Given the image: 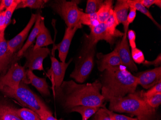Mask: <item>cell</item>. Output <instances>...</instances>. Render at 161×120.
I'll return each instance as SVG.
<instances>
[{"instance_id":"1","label":"cell","mask_w":161,"mask_h":120,"mask_svg":"<svg viewBox=\"0 0 161 120\" xmlns=\"http://www.w3.org/2000/svg\"><path fill=\"white\" fill-rule=\"evenodd\" d=\"M101 89V84L98 80L86 84L77 83L69 80L63 81L53 93L62 108L69 112L76 106L103 107L105 100Z\"/></svg>"},{"instance_id":"2","label":"cell","mask_w":161,"mask_h":120,"mask_svg":"<svg viewBox=\"0 0 161 120\" xmlns=\"http://www.w3.org/2000/svg\"><path fill=\"white\" fill-rule=\"evenodd\" d=\"M100 82L101 95L108 102L133 93L138 85L136 76L121 65L105 70Z\"/></svg>"},{"instance_id":"3","label":"cell","mask_w":161,"mask_h":120,"mask_svg":"<svg viewBox=\"0 0 161 120\" xmlns=\"http://www.w3.org/2000/svg\"><path fill=\"white\" fill-rule=\"evenodd\" d=\"M108 110L136 116L138 120H156V110L145 101L142 91L109 101Z\"/></svg>"},{"instance_id":"4","label":"cell","mask_w":161,"mask_h":120,"mask_svg":"<svg viewBox=\"0 0 161 120\" xmlns=\"http://www.w3.org/2000/svg\"><path fill=\"white\" fill-rule=\"evenodd\" d=\"M0 91L6 96L16 100L24 107L34 111L40 117L52 113L43 101L23 82H21L16 89L0 85Z\"/></svg>"},{"instance_id":"5","label":"cell","mask_w":161,"mask_h":120,"mask_svg":"<svg viewBox=\"0 0 161 120\" xmlns=\"http://www.w3.org/2000/svg\"><path fill=\"white\" fill-rule=\"evenodd\" d=\"M79 1H55L51 3L53 10L65 21L67 28L81 29L80 14L83 11L79 8Z\"/></svg>"},{"instance_id":"6","label":"cell","mask_w":161,"mask_h":120,"mask_svg":"<svg viewBox=\"0 0 161 120\" xmlns=\"http://www.w3.org/2000/svg\"><path fill=\"white\" fill-rule=\"evenodd\" d=\"M96 47L87 49L83 47L80 55L75 64V67L70 75L77 83L83 84L89 76L94 66Z\"/></svg>"},{"instance_id":"7","label":"cell","mask_w":161,"mask_h":120,"mask_svg":"<svg viewBox=\"0 0 161 120\" xmlns=\"http://www.w3.org/2000/svg\"><path fill=\"white\" fill-rule=\"evenodd\" d=\"M21 82L27 85L31 84L25 67L20 65L17 62L13 63L6 74L0 77V85L12 89L18 88Z\"/></svg>"},{"instance_id":"8","label":"cell","mask_w":161,"mask_h":120,"mask_svg":"<svg viewBox=\"0 0 161 120\" xmlns=\"http://www.w3.org/2000/svg\"><path fill=\"white\" fill-rule=\"evenodd\" d=\"M50 53L47 48H39L33 49L32 45L29 47L22 55L26 59L25 68L29 70L43 71V60Z\"/></svg>"},{"instance_id":"9","label":"cell","mask_w":161,"mask_h":120,"mask_svg":"<svg viewBox=\"0 0 161 120\" xmlns=\"http://www.w3.org/2000/svg\"><path fill=\"white\" fill-rule=\"evenodd\" d=\"M50 58L51 66L48 71L47 76L52 82V89L54 92L60 87L64 81L65 73L72 59L68 63H63L59 62L54 56H51Z\"/></svg>"},{"instance_id":"10","label":"cell","mask_w":161,"mask_h":120,"mask_svg":"<svg viewBox=\"0 0 161 120\" xmlns=\"http://www.w3.org/2000/svg\"><path fill=\"white\" fill-rule=\"evenodd\" d=\"M122 39L117 44L115 49L118 53L121 65L132 72L137 71V66L133 61L127 38V33H124Z\"/></svg>"},{"instance_id":"11","label":"cell","mask_w":161,"mask_h":120,"mask_svg":"<svg viewBox=\"0 0 161 120\" xmlns=\"http://www.w3.org/2000/svg\"><path fill=\"white\" fill-rule=\"evenodd\" d=\"M138 85L148 89L161 82V67L137 73L136 75Z\"/></svg>"},{"instance_id":"12","label":"cell","mask_w":161,"mask_h":120,"mask_svg":"<svg viewBox=\"0 0 161 120\" xmlns=\"http://www.w3.org/2000/svg\"><path fill=\"white\" fill-rule=\"evenodd\" d=\"M13 53L9 49L7 41L4 38V32H0V75L6 74L14 62Z\"/></svg>"},{"instance_id":"13","label":"cell","mask_w":161,"mask_h":120,"mask_svg":"<svg viewBox=\"0 0 161 120\" xmlns=\"http://www.w3.org/2000/svg\"><path fill=\"white\" fill-rule=\"evenodd\" d=\"M90 33L86 36L83 47L90 49L96 47L97 42L100 40H105L108 43V36L106 32L105 23H100L98 25L90 28Z\"/></svg>"},{"instance_id":"14","label":"cell","mask_w":161,"mask_h":120,"mask_svg":"<svg viewBox=\"0 0 161 120\" xmlns=\"http://www.w3.org/2000/svg\"><path fill=\"white\" fill-rule=\"evenodd\" d=\"M37 15L38 13H32L30 21L25 28L17 36L7 41V45L9 49L13 54L19 51L22 47L23 42L28 37V34L33 24L35 23L36 19L37 18Z\"/></svg>"},{"instance_id":"15","label":"cell","mask_w":161,"mask_h":120,"mask_svg":"<svg viewBox=\"0 0 161 120\" xmlns=\"http://www.w3.org/2000/svg\"><path fill=\"white\" fill-rule=\"evenodd\" d=\"M77 29V28H67L62 41L54 47L55 50H58V57L61 62L65 63L71 41Z\"/></svg>"},{"instance_id":"16","label":"cell","mask_w":161,"mask_h":120,"mask_svg":"<svg viewBox=\"0 0 161 120\" xmlns=\"http://www.w3.org/2000/svg\"><path fill=\"white\" fill-rule=\"evenodd\" d=\"M97 66L100 72H104L108 68L121 65V61L116 50L107 55L97 54Z\"/></svg>"},{"instance_id":"17","label":"cell","mask_w":161,"mask_h":120,"mask_svg":"<svg viewBox=\"0 0 161 120\" xmlns=\"http://www.w3.org/2000/svg\"><path fill=\"white\" fill-rule=\"evenodd\" d=\"M129 8L127 0H118L114 9V13L118 23L123 24L124 26V33H127L129 28L127 16Z\"/></svg>"},{"instance_id":"18","label":"cell","mask_w":161,"mask_h":120,"mask_svg":"<svg viewBox=\"0 0 161 120\" xmlns=\"http://www.w3.org/2000/svg\"><path fill=\"white\" fill-rule=\"evenodd\" d=\"M105 23L106 27L107 34L109 40L108 43L111 45H113L116 39L118 37H123L124 34L116 29L117 26L119 24L115 16L114 11Z\"/></svg>"},{"instance_id":"19","label":"cell","mask_w":161,"mask_h":120,"mask_svg":"<svg viewBox=\"0 0 161 120\" xmlns=\"http://www.w3.org/2000/svg\"><path fill=\"white\" fill-rule=\"evenodd\" d=\"M27 77L30 81L31 84L37 89L44 96L50 95V91L47 83L46 78L38 77L31 70H26Z\"/></svg>"},{"instance_id":"20","label":"cell","mask_w":161,"mask_h":120,"mask_svg":"<svg viewBox=\"0 0 161 120\" xmlns=\"http://www.w3.org/2000/svg\"><path fill=\"white\" fill-rule=\"evenodd\" d=\"M54 43L50 33L45 26V22L43 18H42L40 23V30L36 38V43L33 46V49L47 46Z\"/></svg>"},{"instance_id":"21","label":"cell","mask_w":161,"mask_h":120,"mask_svg":"<svg viewBox=\"0 0 161 120\" xmlns=\"http://www.w3.org/2000/svg\"><path fill=\"white\" fill-rule=\"evenodd\" d=\"M42 18V17L41 15V13H38L37 18L36 21H35L34 28L32 29V31L31 32L30 34L28 36L27 41L25 42L24 45L22 46V47L20 50L18 51L17 54H16V57L17 58L22 57L23 54L29 47H30L32 45L33 42L35 41V39H36L37 36L38 35L40 30V23Z\"/></svg>"},{"instance_id":"22","label":"cell","mask_w":161,"mask_h":120,"mask_svg":"<svg viewBox=\"0 0 161 120\" xmlns=\"http://www.w3.org/2000/svg\"><path fill=\"white\" fill-rule=\"evenodd\" d=\"M17 109L7 102L0 101V120H22L17 114Z\"/></svg>"},{"instance_id":"23","label":"cell","mask_w":161,"mask_h":120,"mask_svg":"<svg viewBox=\"0 0 161 120\" xmlns=\"http://www.w3.org/2000/svg\"><path fill=\"white\" fill-rule=\"evenodd\" d=\"M114 1L106 0L97 12L98 20L100 23H105L114 12Z\"/></svg>"},{"instance_id":"24","label":"cell","mask_w":161,"mask_h":120,"mask_svg":"<svg viewBox=\"0 0 161 120\" xmlns=\"http://www.w3.org/2000/svg\"><path fill=\"white\" fill-rule=\"evenodd\" d=\"M100 108L92 106H78L74 107L69 112H76L82 117V120H88L98 111Z\"/></svg>"},{"instance_id":"25","label":"cell","mask_w":161,"mask_h":120,"mask_svg":"<svg viewBox=\"0 0 161 120\" xmlns=\"http://www.w3.org/2000/svg\"><path fill=\"white\" fill-rule=\"evenodd\" d=\"M127 2L129 7H134L136 11H140L146 16H147L153 22V23H154L158 28H159V29H161V25L159 23H157L152 16L151 13L148 10V9L146 8L145 6L142 5L140 3L139 0H127Z\"/></svg>"},{"instance_id":"26","label":"cell","mask_w":161,"mask_h":120,"mask_svg":"<svg viewBox=\"0 0 161 120\" xmlns=\"http://www.w3.org/2000/svg\"><path fill=\"white\" fill-rule=\"evenodd\" d=\"M80 22L82 25L89 26L90 29L97 26L100 23L98 20L97 13H86L83 11L80 14Z\"/></svg>"},{"instance_id":"27","label":"cell","mask_w":161,"mask_h":120,"mask_svg":"<svg viewBox=\"0 0 161 120\" xmlns=\"http://www.w3.org/2000/svg\"><path fill=\"white\" fill-rule=\"evenodd\" d=\"M48 1L46 0H21L16 9L29 7L31 9H40L43 7Z\"/></svg>"},{"instance_id":"28","label":"cell","mask_w":161,"mask_h":120,"mask_svg":"<svg viewBox=\"0 0 161 120\" xmlns=\"http://www.w3.org/2000/svg\"><path fill=\"white\" fill-rule=\"evenodd\" d=\"M17 112L22 120H41L37 113L28 108L18 109Z\"/></svg>"},{"instance_id":"29","label":"cell","mask_w":161,"mask_h":120,"mask_svg":"<svg viewBox=\"0 0 161 120\" xmlns=\"http://www.w3.org/2000/svg\"><path fill=\"white\" fill-rule=\"evenodd\" d=\"M103 0H88L87 1L86 13H96L103 3Z\"/></svg>"},{"instance_id":"30","label":"cell","mask_w":161,"mask_h":120,"mask_svg":"<svg viewBox=\"0 0 161 120\" xmlns=\"http://www.w3.org/2000/svg\"><path fill=\"white\" fill-rule=\"evenodd\" d=\"M131 54L133 61L135 63L141 64H143L144 62V55L141 50L138 49L137 48L132 49Z\"/></svg>"},{"instance_id":"31","label":"cell","mask_w":161,"mask_h":120,"mask_svg":"<svg viewBox=\"0 0 161 120\" xmlns=\"http://www.w3.org/2000/svg\"><path fill=\"white\" fill-rule=\"evenodd\" d=\"M20 1L21 0H14L13 3L8 8L5 10V21H6V25L7 27L9 24L11 20L13 14L15 10L17 9V6H18V4L20 2Z\"/></svg>"},{"instance_id":"32","label":"cell","mask_w":161,"mask_h":120,"mask_svg":"<svg viewBox=\"0 0 161 120\" xmlns=\"http://www.w3.org/2000/svg\"><path fill=\"white\" fill-rule=\"evenodd\" d=\"M144 100L151 107L156 109L161 104V93L156 94L149 98L144 99Z\"/></svg>"},{"instance_id":"33","label":"cell","mask_w":161,"mask_h":120,"mask_svg":"<svg viewBox=\"0 0 161 120\" xmlns=\"http://www.w3.org/2000/svg\"><path fill=\"white\" fill-rule=\"evenodd\" d=\"M159 93H161V82L150 88L147 92L142 91V96L144 99H147Z\"/></svg>"},{"instance_id":"34","label":"cell","mask_w":161,"mask_h":120,"mask_svg":"<svg viewBox=\"0 0 161 120\" xmlns=\"http://www.w3.org/2000/svg\"><path fill=\"white\" fill-rule=\"evenodd\" d=\"M92 120H112L105 110V106L100 108L96 113L94 114Z\"/></svg>"},{"instance_id":"35","label":"cell","mask_w":161,"mask_h":120,"mask_svg":"<svg viewBox=\"0 0 161 120\" xmlns=\"http://www.w3.org/2000/svg\"><path fill=\"white\" fill-rule=\"evenodd\" d=\"M105 110L112 120H138L137 118H132L122 114L114 113V112L110 111L106 107Z\"/></svg>"},{"instance_id":"36","label":"cell","mask_w":161,"mask_h":120,"mask_svg":"<svg viewBox=\"0 0 161 120\" xmlns=\"http://www.w3.org/2000/svg\"><path fill=\"white\" fill-rule=\"evenodd\" d=\"M127 39L128 40L129 46L131 49L136 48V34L133 30H128L127 33Z\"/></svg>"},{"instance_id":"37","label":"cell","mask_w":161,"mask_h":120,"mask_svg":"<svg viewBox=\"0 0 161 120\" xmlns=\"http://www.w3.org/2000/svg\"><path fill=\"white\" fill-rule=\"evenodd\" d=\"M139 1L146 8H149L151 6L154 4L159 7L160 8H161V0H139Z\"/></svg>"},{"instance_id":"38","label":"cell","mask_w":161,"mask_h":120,"mask_svg":"<svg viewBox=\"0 0 161 120\" xmlns=\"http://www.w3.org/2000/svg\"><path fill=\"white\" fill-rule=\"evenodd\" d=\"M129 12L128 13V16H127V22L128 24H130L132 23L136 17V10L134 7H129Z\"/></svg>"},{"instance_id":"39","label":"cell","mask_w":161,"mask_h":120,"mask_svg":"<svg viewBox=\"0 0 161 120\" xmlns=\"http://www.w3.org/2000/svg\"><path fill=\"white\" fill-rule=\"evenodd\" d=\"M161 64V54H159V55L154 60L152 61H147L145 60L144 62L143 63V65H144L149 66L153 65L156 67H159L158 66L160 65Z\"/></svg>"},{"instance_id":"40","label":"cell","mask_w":161,"mask_h":120,"mask_svg":"<svg viewBox=\"0 0 161 120\" xmlns=\"http://www.w3.org/2000/svg\"><path fill=\"white\" fill-rule=\"evenodd\" d=\"M6 27L4 10L0 13V32H4Z\"/></svg>"},{"instance_id":"41","label":"cell","mask_w":161,"mask_h":120,"mask_svg":"<svg viewBox=\"0 0 161 120\" xmlns=\"http://www.w3.org/2000/svg\"><path fill=\"white\" fill-rule=\"evenodd\" d=\"M14 0H2L0 5L2 6L3 10L6 9L9 7L13 3Z\"/></svg>"},{"instance_id":"42","label":"cell","mask_w":161,"mask_h":120,"mask_svg":"<svg viewBox=\"0 0 161 120\" xmlns=\"http://www.w3.org/2000/svg\"><path fill=\"white\" fill-rule=\"evenodd\" d=\"M41 120H62V119L60 120H58L54 117L52 115V113H49V114H47L42 117H40Z\"/></svg>"},{"instance_id":"43","label":"cell","mask_w":161,"mask_h":120,"mask_svg":"<svg viewBox=\"0 0 161 120\" xmlns=\"http://www.w3.org/2000/svg\"><path fill=\"white\" fill-rule=\"evenodd\" d=\"M3 11H4V10H3V9L2 7V6L0 5V13H1Z\"/></svg>"},{"instance_id":"44","label":"cell","mask_w":161,"mask_h":120,"mask_svg":"<svg viewBox=\"0 0 161 120\" xmlns=\"http://www.w3.org/2000/svg\"><path fill=\"white\" fill-rule=\"evenodd\" d=\"M2 0H0V4L1 3Z\"/></svg>"}]
</instances>
